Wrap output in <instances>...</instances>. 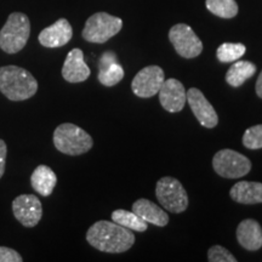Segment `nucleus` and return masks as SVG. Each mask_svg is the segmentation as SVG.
<instances>
[{
  "label": "nucleus",
  "instance_id": "obj_7",
  "mask_svg": "<svg viewBox=\"0 0 262 262\" xmlns=\"http://www.w3.org/2000/svg\"><path fill=\"white\" fill-rule=\"evenodd\" d=\"M212 168L217 175L225 179H241L251 170L248 157L233 149H221L212 158Z\"/></svg>",
  "mask_w": 262,
  "mask_h": 262
},
{
  "label": "nucleus",
  "instance_id": "obj_22",
  "mask_svg": "<svg viewBox=\"0 0 262 262\" xmlns=\"http://www.w3.org/2000/svg\"><path fill=\"white\" fill-rule=\"evenodd\" d=\"M205 6L212 15L221 18H233L238 15L235 0H205Z\"/></svg>",
  "mask_w": 262,
  "mask_h": 262
},
{
  "label": "nucleus",
  "instance_id": "obj_26",
  "mask_svg": "<svg viewBox=\"0 0 262 262\" xmlns=\"http://www.w3.org/2000/svg\"><path fill=\"white\" fill-rule=\"evenodd\" d=\"M21 255L11 248L0 247V262H22Z\"/></svg>",
  "mask_w": 262,
  "mask_h": 262
},
{
  "label": "nucleus",
  "instance_id": "obj_14",
  "mask_svg": "<svg viewBox=\"0 0 262 262\" xmlns=\"http://www.w3.org/2000/svg\"><path fill=\"white\" fill-rule=\"evenodd\" d=\"M91 71L84 61V54L80 49H73L68 52L62 67V77L68 83H81L90 77Z\"/></svg>",
  "mask_w": 262,
  "mask_h": 262
},
{
  "label": "nucleus",
  "instance_id": "obj_21",
  "mask_svg": "<svg viewBox=\"0 0 262 262\" xmlns=\"http://www.w3.org/2000/svg\"><path fill=\"white\" fill-rule=\"evenodd\" d=\"M112 220L116 224L129 228L131 231L145 232L148 227V224L143 221L139 215H136L134 211L123 210V209H118L112 212Z\"/></svg>",
  "mask_w": 262,
  "mask_h": 262
},
{
  "label": "nucleus",
  "instance_id": "obj_17",
  "mask_svg": "<svg viewBox=\"0 0 262 262\" xmlns=\"http://www.w3.org/2000/svg\"><path fill=\"white\" fill-rule=\"evenodd\" d=\"M133 211L147 224H152L158 227H165L169 224V216L166 211L149 199H137L133 204Z\"/></svg>",
  "mask_w": 262,
  "mask_h": 262
},
{
  "label": "nucleus",
  "instance_id": "obj_5",
  "mask_svg": "<svg viewBox=\"0 0 262 262\" xmlns=\"http://www.w3.org/2000/svg\"><path fill=\"white\" fill-rule=\"evenodd\" d=\"M122 18L107 12H96L88 18L81 35L86 41L94 44H103L122 31Z\"/></svg>",
  "mask_w": 262,
  "mask_h": 262
},
{
  "label": "nucleus",
  "instance_id": "obj_25",
  "mask_svg": "<svg viewBox=\"0 0 262 262\" xmlns=\"http://www.w3.org/2000/svg\"><path fill=\"white\" fill-rule=\"evenodd\" d=\"M208 260L210 262H237L233 254L221 245H214L209 249Z\"/></svg>",
  "mask_w": 262,
  "mask_h": 262
},
{
  "label": "nucleus",
  "instance_id": "obj_11",
  "mask_svg": "<svg viewBox=\"0 0 262 262\" xmlns=\"http://www.w3.org/2000/svg\"><path fill=\"white\" fill-rule=\"evenodd\" d=\"M187 102L202 126L206 127V129H212L217 125V113L201 90L196 89V88H191L187 91Z\"/></svg>",
  "mask_w": 262,
  "mask_h": 262
},
{
  "label": "nucleus",
  "instance_id": "obj_1",
  "mask_svg": "<svg viewBox=\"0 0 262 262\" xmlns=\"http://www.w3.org/2000/svg\"><path fill=\"white\" fill-rule=\"evenodd\" d=\"M86 241L91 247L108 254L125 253L135 243L131 229L111 221H97L88 229Z\"/></svg>",
  "mask_w": 262,
  "mask_h": 262
},
{
  "label": "nucleus",
  "instance_id": "obj_9",
  "mask_svg": "<svg viewBox=\"0 0 262 262\" xmlns=\"http://www.w3.org/2000/svg\"><path fill=\"white\" fill-rule=\"evenodd\" d=\"M165 74L159 66H147L135 75L131 83L133 93L141 98H148L159 93Z\"/></svg>",
  "mask_w": 262,
  "mask_h": 262
},
{
  "label": "nucleus",
  "instance_id": "obj_23",
  "mask_svg": "<svg viewBox=\"0 0 262 262\" xmlns=\"http://www.w3.org/2000/svg\"><path fill=\"white\" fill-rule=\"evenodd\" d=\"M247 51L244 44L241 42H224L216 50V57L221 63H231L238 61Z\"/></svg>",
  "mask_w": 262,
  "mask_h": 262
},
{
  "label": "nucleus",
  "instance_id": "obj_27",
  "mask_svg": "<svg viewBox=\"0 0 262 262\" xmlns=\"http://www.w3.org/2000/svg\"><path fill=\"white\" fill-rule=\"evenodd\" d=\"M6 155H8V147H6L5 141L0 140V179L3 178L5 172Z\"/></svg>",
  "mask_w": 262,
  "mask_h": 262
},
{
  "label": "nucleus",
  "instance_id": "obj_13",
  "mask_svg": "<svg viewBox=\"0 0 262 262\" xmlns=\"http://www.w3.org/2000/svg\"><path fill=\"white\" fill-rule=\"evenodd\" d=\"M73 29L66 18H60L39 33V42L45 48H61L71 41Z\"/></svg>",
  "mask_w": 262,
  "mask_h": 262
},
{
  "label": "nucleus",
  "instance_id": "obj_2",
  "mask_svg": "<svg viewBox=\"0 0 262 262\" xmlns=\"http://www.w3.org/2000/svg\"><path fill=\"white\" fill-rule=\"evenodd\" d=\"M38 91V81L18 66L0 67V93L10 101H25Z\"/></svg>",
  "mask_w": 262,
  "mask_h": 262
},
{
  "label": "nucleus",
  "instance_id": "obj_12",
  "mask_svg": "<svg viewBox=\"0 0 262 262\" xmlns=\"http://www.w3.org/2000/svg\"><path fill=\"white\" fill-rule=\"evenodd\" d=\"M158 95L162 107L170 113L181 112L187 102V91L181 81L175 78L164 80Z\"/></svg>",
  "mask_w": 262,
  "mask_h": 262
},
{
  "label": "nucleus",
  "instance_id": "obj_16",
  "mask_svg": "<svg viewBox=\"0 0 262 262\" xmlns=\"http://www.w3.org/2000/svg\"><path fill=\"white\" fill-rule=\"evenodd\" d=\"M237 241L242 248L256 251L262 248V227L253 219H245L237 227Z\"/></svg>",
  "mask_w": 262,
  "mask_h": 262
},
{
  "label": "nucleus",
  "instance_id": "obj_18",
  "mask_svg": "<svg viewBox=\"0 0 262 262\" xmlns=\"http://www.w3.org/2000/svg\"><path fill=\"white\" fill-rule=\"evenodd\" d=\"M229 195L234 202L244 205L261 204L262 183L254 181H239L229 191Z\"/></svg>",
  "mask_w": 262,
  "mask_h": 262
},
{
  "label": "nucleus",
  "instance_id": "obj_28",
  "mask_svg": "<svg viewBox=\"0 0 262 262\" xmlns=\"http://www.w3.org/2000/svg\"><path fill=\"white\" fill-rule=\"evenodd\" d=\"M255 91H256L257 96L262 98V71H261V73L258 74L256 84H255Z\"/></svg>",
  "mask_w": 262,
  "mask_h": 262
},
{
  "label": "nucleus",
  "instance_id": "obj_15",
  "mask_svg": "<svg viewBox=\"0 0 262 262\" xmlns=\"http://www.w3.org/2000/svg\"><path fill=\"white\" fill-rule=\"evenodd\" d=\"M124 68L113 51H106L98 60L97 79L104 86H114L123 80Z\"/></svg>",
  "mask_w": 262,
  "mask_h": 262
},
{
  "label": "nucleus",
  "instance_id": "obj_10",
  "mask_svg": "<svg viewBox=\"0 0 262 262\" xmlns=\"http://www.w3.org/2000/svg\"><path fill=\"white\" fill-rule=\"evenodd\" d=\"M12 211L19 224L25 227H34L42 216L41 202L33 194H22L12 202Z\"/></svg>",
  "mask_w": 262,
  "mask_h": 262
},
{
  "label": "nucleus",
  "instance_id": "obj_20",
  "mask_svg": "<svg viewBox=\"0 0 262 262\" xmlns=\"http://www.w3.org/2000/svg\"><path fill=\"white\" fill-rule=\"evenodd\" d=\"M256 73V66L250 61H234L226 73V83L232 88L242 86Z\"/></svg>",
  "mask_w": 262,
  "mask_h": 262
},
{
  "label": "nucleus",
  "instance_id": "obj_19",
  "mask_svg": "<svg viewBox=\"0 0 262 262\" xmlns=\"http://www.w3.org/2000/svg\"><path fill=\"white\" fill-rule=\"evenodd\" d=\"M57 183L56 173L48 165H39L31 176V185L35 192L42 196H49Z\"/></svg>",
  "mask_w": 262,
  "mask_h": 262
},
{
  "label": "nucleus",
  "instance_id": "obj_6",
  "mask_svg": "<svg viewBox=\"0 0 262 262\" xmlns=\"http://www.w3.org/2000/svg\"><path fill=\"white\" fill-rule=\"evenodd\" d=\"M156 195L160 205L173 214L183 212L188 206V195L185 187L178 179L170 176L158 180L156 186Z\"/></svg>",
  "mask_w": 262,
  "mask_h": 262
},
{
  "label": "nucleus",
  "instance_id": "obj_3",
  "mask_svg": "<svg viewBox=\"0 0 262 262\" xmlns=\"http://www.w3.org/2000/svg\"><path fill=\"white\" fill-rule=\"evenodd\" d=\"M54 145L68 156H80L93 148L94 141L86 131L72 123H63L54 131Z\"/></svg>",
  "mask_w": 262,
  "mask_h": 262
},
{
  "label": "nucleus",
  "instance_id": "obj_4",
  "mask_svg": "<svg viewBox=\"0 0 262 262\" xmlns=\"http://www.w3.org/2000/svg\"><path fill=\"white\" fill-rule=\"evenodd\" d=\"M31 35V22L27 15L12 12L0 31V49L6 54H17L26 47Z\"/></svg>",
  "mask_w": 262,
  "mask_h": 262
},
{
  "label": "nucleus",
  "instance_id": "obj_8",
  "mask_svg": "<svg viewBox=\"0 0 262 262\" xmlns=\"http://www.w3.org/2000/svg\"><path fill=\"white\" fill-rule=\"evenodd\" d=\"M169 40L175 51L183 58L198 57L203 51L202 40L186 24L172 26L169 31Z\"/></svg>",
  "mask_w": 262,
  "mask_h": 262
},
{
  "label": "nucleus",
  "instance_id": "obj_24",
  "mask_svg": "<svg viewBox=\"0 0 262 262\" xmlns=\"http://www.w3.org/2000/svg\"><path fill=\"white\" fill-rule=\"evenodd\" d=\"M243 145L245 148L251 150L262 148V124L254 125L245 130L243 135Z\"/></svg>",
  "mask_w": 262,
  "mask_h": 262
}]
</instances>
